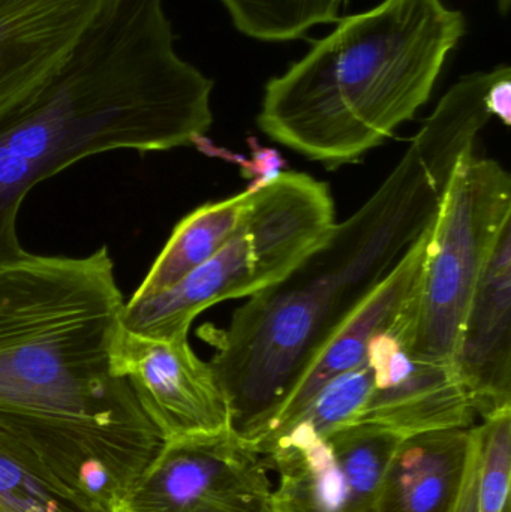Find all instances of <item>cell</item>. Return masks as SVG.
<instances>
[{"instance_id":"cell-4","label":"cell","mask_w":511,"mask_h":512,"mask_svg":"<svg viewBox=\"0 0 511 512\" xmlns=\"http://www.w3.org/2000/svg\"><path fill=\"white\" fill-rule=\"evenodd\" d=\"M336 23L266 84L257 117L267 137L329 170L416 116L467 30L443 0H383Z\"/></svg>"},{"instance_id":"cell-23","label":"cell","mask_w":511,"mask_h":512,"mask_svg":"<svg viewBox=\"0 0 511 512\" xmlns=\"http://www.w3.org/2000/svg\"><path fill=\"white\" fill-rule=\"evenodd\" d=\"M506 512H511V511H510V508H509V510H507Z\"/></svg>"},{"instance_id":"cell-10","label":"cell","mask_w":511,"mask_h":512,"mask_svg":"<svg viewBox=\"0 0 511 512\" xmlns=\"http://www.w3.org/2000/svg\"><path fill=\"white\" fill-rule=\"evenodd\" d=\"M368 363L374 379L359 423L401 438L476 426V412L453 364L411 357L393 328L372 339Z\"/></svg>"},{"instance_id":"cell-22","label":"cell","mask_w":511,"mask_h":512,"mask_svg":"<svg viewBox=\"0 0 511 512\" xmlns=\"http://www.w3.org/2000/svg\"><path fill=\"white\" fill-rule=\"evenodd\" d=\"M498 2V11H500L501 15H507L510 9L511 0H497Z\"/></svg>"},{"instance_id":"cell-18","label":"cell","mask_w":511,"mask_h":512,"mask_svg":"<svg viewBox=\"0 0 511 512\" xmlns=\"http://www.w3.org/2000/svg\"><path fill=\"white\" fill-rule=\"evenodd\" d=\"M371 366L368 358L356 369L344 373L326 385L296 417L279 427L266 438L254 442L252 448L276 438L291 436L300 439L326 438L351 424H359L360 415L372 388Z\"/></svg>"},{"instance_id":"cell-15","label":"cell","mask_w":511,"mask_h":512,"mask_svg":"<svg viewBox=\"0 0 511 512\" xmlns=\"http://www.w3.org/2000/svg\"><path fill=\"white\" fill-rule=\"evenodd\" d=\"M251 204L252 191H246L228 200L204 204L189 213L174 228L167 245L129 301L162 294L218 254L245 221Z\"/></svg>"},{"instance_id":"cell-11","label":"cell","mask_w":511,"mask_h":512,"mask_svg":"<svg viewBox=\"0 0 511 512\" xmlns=\"http://www.w3.org/2000/svg\"><path fill=\"white\" fill-rule=\"evenodd\" d=\"M452 364L477 417L485 420L511 408V221L480 274Z\"/></svg>"},{"instance_id":"cell-12","label":"cell","mask_w":511,"mask_h":512,"mask_svg":"<svg viewBox=\"0 0 511 512\" xmlns=\"http://www.w3.org/2000/svg\"><path fill=\"white\" fill-rule=\"evenodd\" d=\"M111 0H0V119L68 59Z\"/></svg>"},{"instance_id":"cell-6","label":"cell","mask_w":511,"mask_h":512,"mask_svg":"<svg viewBox=\"0 0 511 512\" xmlns=\"http://www.w3.org/2000/svg\"><path fill=\"white\" fill-rule=\"evenodd\" d=\"M510 221V174L494 159L468 153L444 192L416 291L393 325L408 355L452 363L480 274Z\"/></svg>"},{"instance_id":"cell-2","label":"cell","mask_w":511,"mask_h":512,"mask_svg":"<svg viewBox=\"0 0 511 512\" xmlns=\"http://www.w3.org/2000/svg\"><path fill=\"white\" fill-rule=\"evenodd\" d=\"M497 74L465 75L438 102L380 188L287 276L249 297L210 361L231 427L251 441L290 396L324 343L384 282L437 218L453 171L474 152Z\"/></svg>"},{"instance_id":"cell-21","label":"cell","mask_w":511,"mask_h":512,"mask_svg":"<svg viewBox=\"0 0 511 512\" xmlns=\"http://www.w3.org/2000/svg\"><path fill=\"white\" fill-rule=\"evenodd\" d=\"M479 466H480V435L479 448H477L476 456L471 462L470 471L465 478L464 487H462L461 495L452 512H477V484H479Z\"/></svg>"},{"instance_id":"cell-9","label":"cell","mask_w":511,"mask_h":512,"mask_svg":"<svg viewBox=\"0 0 511 512\" xmlns=\"http://www.w3.org/2000/svg\"><path fill=\"white\" fill-rule=\"evenodd\" d=\"M111 369L129 382L164 442L233 430L227 396L188 336L161 339L120 324L111 345Z\"/></svg>"},{"instance_id":"cell-1","label":"cell","mask_w":511,"mask_h":512,"mask_svg":"<svg viewBox=\"0 0 511 512\" xmlns=\"http://www.w3.org/2000/svg\"><path fill=\"white\" fill-rule=\"evenodd\" d=\"M123 307L107 246L0 265V429L101 512L164 444L111 369Z\"/></svg>"},{"instance_id":"cell-17","label":"cell","mask_w":511,"mask_h":512,"mask_svg":"<svg viewBox=\"0 0 511 512\" xmlns=\"http://www.w3.org/2000/svg\"><path fill=\"white\" fill-rule=\"evenodd\" d=\"M242 35L263 42L303 39L318 24L336 23L348 0H221Z\"/></svg>"},{"instance_id":"cell-20","label":"cell","mask_w":511,"mask_h":512,"mask_svg":"<svg viewBox=\"0 0 511 512\" xmlns=\"http://www.w3.org/2000/svg\"><path fill=\"white\" fill-rule=\"evenodd\" d=\"M486 107L492 117H498L506 126L511 125V69L497 66V74L486 92Z\"/></svg>"},{"instance_id":"cell-19","label":"cell","mask_w":511,"mask_h":512,"mask_svg":"<svg viewBox=\"0 0 511 512\" xmlns=\"http://www.w3.org/2000/svg\"><path fill=\"white\" fill-rule=\"evenodd\" d=\"M249 144L254 150V159L252 161L243 159L242 171L243 176L248 179L257 177V182L252 183L251 188L248 189V191H257L281 174L279 171L285 167V162L276 150L258 146L254 138H249Z\"/></svg>"},{"instance_id":"cell-3","label":"cell","mask_w":511,"mask_h":512,"mask_svg":"<svg viewBox=\"0 0 511 512\" xmlns=\"http://www.w3.org/2000/svg\"><path fill=\"white\" fill-rule=\"evenodd\" d=\"M212 92L176 50L165 0H111L62 66L0 119V265L27 254L17 219L36 185L89 156L194 144L212 126Z\"/></svg>"},{"instance_id":"cell-13","label":"cell","mask_w":511,"mask_h":512,"mask_svg":"<svg viewBox=\"0 0 511 512\" xmlns=\"http://www.w3.org/2000/svg\"><path fill=\"white\" fill-rule=\"evenodd\" d=\"M431 228L396 265L395 270L384 279V282L324 343L323 348L318 351L303 373L299 384L294 387L272 420L251 441H246L248 444H254L284 426L329 382L365 363L372 339L384 331L392 330L405 304L416 291Z\"/></svg>"},{"instance_id":"cell-16","label":"cell","mask_w":511,"mask_h":512,"mask_svg":"<svg viewBox=\"0 0 511 512\" xmlns=\"http://www.w3.org/2000/svg\"><path fill=\"white\" fill-rule=\"evenodd\" d=\"M0 512H101L66 489L26 445L0 429Z\"/></svg>"},{"instance_id":"cell-14","label":"cell","mask_w":511,"mask_h":512,"mask_svg":"<svg viewBox=\"0 0 511 512\" xmlns=\"http://www.w3.org/2000/svg\"><path fill=\"white\" fill-rule=\"evenodd\" d=\"M479 448V426L399 441L381 483L378 512H452Z\"/></svg>"},{"instance_id":"cell-5","label":"cell","mask_w":511,"mask_h":512,"mask_svg":"<svg viewBox=\"0 0 511 512\" xmlns=\"http://www.w3.org/2000/svg\"><path fill=\"white\" fill-rule=\"evenodd\" d=\"M335 219L327 183L308 174L281 173L252 191L245 221L218 254L162 294L125 303L120 322L144 336H188L204 310L252 297L287 276L326 237Z\"/></svg>"},{"instance_id":"cell-8","label":"cell","mask_w":511,"mask_h":512,"mask_svg":"<svg viewBox=\"0 0 511 512\" xmlns=\"http://www.w3.org/2000/svg\"><path fill=\"white\" fill-rule=\"evenodd\" d=\"M401 436L351 424L326 438L276 436L255 448L273 484V512H378L381 483Z\"/></svg>"},{"instance_id":"cell-7","label":"cell","mask_w":511,"mask_h":512,"mask_svg":"<svg viewBox=\"0 0 511 512\" xmlns=\"http://www.w3.org/2000/svg\"><path fill=\"white\" fill-rule=\"evenodd\" d=\"M111 512H273L263 456L234 430L162 444Z\"/></svg>"}]
</instances>
